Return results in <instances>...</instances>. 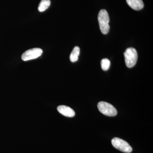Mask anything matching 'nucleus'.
<instances>
[{"instance_id":"1","label":"nucleus","mask_w":153,"mask_h":153,"mask_svg":"<svg viewBox=\"0 0 153 153\" xmlns=\"http://www.w3.org/2000/svg\"><path fill=\"white\" fill-rule=\"evenodd\" d=\"M98 20L100 28L103 34H107L109 32V17L106 10L102 9L100 11L98 16Z\"/></svg>"},{"instance_id":"2","label":"nucleus","mask_w":153,"mask_h":153,"mask_svg":"<svg viewBox=\"0 0 153 153\" xmlns=\"http://www.w3.org/2000/svg\"><path fill=\"white\" fill-rule=\"evenodd\" d=\"M126 65L128 68L134 67L136 64L138 54L136 49L132 47L128 48L124 53Z\"/></svg>"},{"instance_id":"3","label":"nucleus","mask_w":153,"mask_h":153,"mask_svg":"<svg viewBox=\"0 0 153 153\" xmlns=\"http://www.w3.org/2000/svg\"><path fill=\"white\" fill-rule=\"evenodd\" d=\"M99 110L107 116L114 117L117 114V111L112 105L104 101L100 102L97 105Z\"/></svg>"},{"instance_id":"4","label":"nucleus","mask_w":153,"mask_h":153,"mask_svg":"<svg viewBox=\"0 0 153 153\" xmlns=\"http://www.w3.org/2000/svg\"><path fill=\"white\" fill-rule=\"evenodd\" d=\"M111 143L116 149L126 153H130L132 151L131 147L126 141L119 138L115 137L111 140Z\"/></svg>"},{"instance_id":"5","label":"nucleus","mask_w":153,"mask_h":153,"mask_svg":"<svg viewBox=\"0 0 153 153\" xmlns=\"http://www.w3.org/2000/svg\"><path fill=\"white\" fill-rule=\"evenodd\" d=\"M43 53V50L40 48H33L29 49L23 53L22 56L24 61H28L36 59L41 56Z\"/></svg>"},{"instance_id":"6","label":"nucleus","mask_w":153,"mask_h":153,"mask_svg":"<svg viewBox=\"0 0 153 153\" xmlns=\"http://www.w3.org/2000/svg\"><path fill=\"white\" fill-rule=\"evenodd\" d=\"M58 112L67 117H72L75 115V112L72 108L66 105H61L57 108Z\"/></svg>"},{"instance_id":"7","label":"nucleus","mask_w":153,"mask_h":153,"mask_svg":"<svg viewBox=\"0 0 153 153\" xmlns=\"http://www.w3.org/2000/svg\"><path fill=\"white\" fill-rule=\"evenodd\" d=\"M127 3L132 9L136 10H139L144 7L142 0H126Z\"/></svg>"},{"instance_id":"8","label":"nucleus","mask_w":153,"mask_h":153,"mask_svg":"<svg viewBox=\"0 0 153 153\" xmlns=\"http://www.w3.org/2000/svg\"><path fill=\"white\" fill-rule=\"evenodd\" d=\"M80 53V49L78 47H75L71 52L70 56V60L71 62H75L78 59Z\"/></svg>"},{"instance_id":"9","label":"nucleus","mask_w":153,"mask_h":153,"mask_svg":"<svg viewBox=\"0 0 153 153\" xmlns=\"http://www.w3.org/2000/svg\"><path fill=\"white\" fill-rule=\"evenodd\" d=\"M50 4V0H41L38 6V10L40 12H44L49 7Z\"/></svg>"},{"instance_id":"10","label":"nucleus","mask_w":153,"mask_h":153,"mask_svg":"<svg viewBox=\"0 0 153 153\" xmlns=\"http://www.w3.org/2000/svg\"><path fill=\"white\" fill-rule=\"evenodd\" d=\"M111 63L110 60L107 58L102 59L101 61V66L102 68L104 71L108 70L110 66Z\"/></svg>"}]
</instances>
